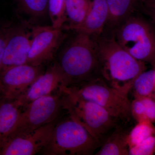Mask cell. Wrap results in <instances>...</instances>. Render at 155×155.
Wrapping results in <instances>:
<instances>
[{
    "instance_id": "cell-1",
    "label": "cell",
    "mask_w": 155,
    "mask_h": 155,
    "mask_svg": "<svg viewBox=\"0 0 155 155\" xmlns=\"http://www.w3.org/2000/svg\"><path fill=\"white\" fill-rule=\"evenodd\" d=\"M67 87L79 86L101 77L94 37L75 32L60 51L57 62Z\"/></svg>"
},
{
    "instance_id": "cell-2",
    "label": "cell",
    "mask_w": 155,
    "mask_h": 155,
    "mask_svg": "<svg viewBox=\"0 0 155 155\" xmlns=\"http://www.w3.org/2000/svg\"><path fill=\"white\" fill-rule=\"evenodd\" d=\"M95 38L101 77L111 86L131 89L136 78L145 70L144 63L136 59L122 47L114 33Z\"/></svg>"
},
{
    "instance_id": "cell-3",
    "label": "cell",
    "mask_w": 155,
    "mask_h": 155,
    "mask_svg": "<svg viewBox=\"0 0 155 155\" xmlns=\"http://www.w3.org/2000/svg\"><path fill=\"white\" fill-rule=\"evenodd\" d=\"M100 142L79 123L70 118L56 124L51 139L41 151L45 155H90Z\"/></svg>"
},
{
    "instance_id": "cell-4",
    "label": "cell",
    "mask_w": 155,
    "mask_h": 155,
    "mask_svg": "<svg viewBox=\"0 0 155 155\" xmlns=\"http://www.w3.org/2000/svg\"><path fill=\"white\" fill-rule=\"evenodd\" d=\"M62 101L70 118L82 125L99 142L115 125V118L105 109L80 97L69 87L62 89Z\"/></svg>"
},
{
    "instance_id": "cell-5",
    "label": "cell",
    "mask_w": 155,
    "mask_h": 155,
    "mask_svg": "<svg viewBox=\"0 0 155 155\" xmlns=\"http://www.w3.org/2000/svg\"><path fill=\"white\" fill-rule=\"evenodd\" d=\"M113 33L117 42L134 58L155 64V32L145 20L131 15Z\"/></svg>"
},
{
    "instance_id": "cell-6",
    "label": "cell",
    "mask_w": 155,
    "mask_h": 155,
    "mask_svg": "<svg viewBox=\"0 0 155 155\" xmlns=\"http://www.w3.org/2000/svg\"><path fill=\"white\" fill-rule=\"evenodd\" d=\"M68 87L80 97L102 107L115 119L125 121L131 116V102L128 97L131 91L129 87H114L102 78L79 86Z\"/></svg>"
},
{
    "instance_id": "cell-7",
    "label": "cell",
    "mask_w": 155,
    "mask_h": 155,
    "mask_svg": "<svg viewBox=\"0 0 155 155\" xmlns=\"http://www.w3.org/2000/svg\"><path fill=\"white\" fill-rule=\"evenodd\" d=\"M62 107V92L29 103L22 108L17 124L6 140L28 134L55 121Z\"/></svg>"
},
{
    "instance_id": "cell-8",
    "label": "cell",
    "mask_w": 155,
    "mask_h": 155,
    "mask_svg": "<svg viewBox=\"0 0 155 155\" xmlns=\"http://www.w3.org/2000/svg\"><path fill=\"white\" fill-rule=\"evenodd\" d=\"M62 28L52 26H31L32 42L27 64L43 66L54 59L57 51L67 37Z\"/></svg>"
},
{
    "instance_id": "cell-9",
    "label": "cell",
    "mask_w": 155,
    "mask_h": 155,
    "mask_svg": "<svg viewBox=\"0 0 155 155\" xmlns=\"http://www.w3.org/2000/svg\"><path fill=\"white\" fill-rule=\"evenodd\" d=\"M44 72L43 66L28 64L0 70V98L16 101Z\"/></svg>"
},
{
    "instance_id": "cell-10",
    "label": "cell",
    "mask_w": 155,
    "mask_h": 155,
    "mask_svg": "<svg viewBox=\"0 0 155 155\" xmlns=\"http://www.w3.org/2000/svg\"><path fill=\"white\" fill-rule=\"evenodd\" d=\"M56 121L21 136L7 139L0 149V155H33L41 152L51 139Z\"/></svg>"
},
{
    "instance_id": "cell-11",
    "label": "cell",
    "mask_w": 155,
    "mask_h": 155,
    "mask_svg": "<svg viewBox=\"0 0 155 155\" xmlns=\"http://www.w3.org/2000/svg\"><path fill=\"white\" fill-rule=\"evenodd\" d=\"M31 42V26L30 23L24 22L12 24L6 41L1 70L27 64Z\"/></svg>"
},
{
    "instance_id": "cell-12",
    "label": "cell",
    "mask_w": 155,
    "mask_h": 155,
    "mask_svg": "<svg viewBox=\"0 0 155 155\" xmlns=\"http://www.w3.org/2000/svg\"><path fill=\"white\" fill-rule=\"evenodd\" d=\"M67 87L66 79L57 62L49 67L35 81L26 91L15 101L21 108L35 100L61 92Z\"/></svg>"
},
{
    "instance_id": "cell-13",
    "label": "cell",
    "mask_w": 155,
    "mask_h": 155,
    "mask_svg": "<svg viewBox=\"0 0 155 155\" xmlns=\"http://www.w3.org/2000/svg\"><path fill=\"white\" fill-rule=\"evenodd\" d=\"M109 17V7L106 0H91L85 20L72 31L95 37L100 36L104 32Z\"/></svg>"
},
{
    "instance_id": "cell-14",
    "label": "cell",
    "mask_w": 155,
    "mask_h": 155,
    "mask_svg": "<svg viewBox=\"0 0 155 155\" xmlns=\"http://www.w3.org/2000/svg\"><path fill=\"white\" fill-rule=\"evenodd\" d=\"M109 9V17L105 28L110 32L132 15L138 7L140 0H106Z\"/></svg>"
},
{
    "instance_id": "cell-15",
    "label": "cell",
    "mask_w": 155,
    "mask_h": 155,
    "mask_svg": "<svg viewBox=\"0 0 155 155\" xmlns=\"http://www.w3.org/2000/svg\"><path fill=\"white\" fill-rule=\"evenodd\" d=\"M22 110L15 101L0 98V149L15 127Z\"/></svg>"
},
{
    "instance_id": "cell-16",
    "label": "cell",
    "mask_w": 155,
    "mask_h": 155,
    "mask_svg": "<svg viewBox=\"0 0 155 155\" xmlns=\"http://www.w3.org/2000/svg\"><path fill=\"white\" fill-rule=\"evenodd\" d=\"M91 0H65L67 24L64 30H72L83 23L88 13Z\"/></svg>"
},
{
    "instance_id": "cell-17",
    "label": "cell",
    "mask_w": 155,
    "mask_h": 155,
    "mask_svg": "<svg viewBox=\"0 0 155 155\" xmlns=\"http://www.w3.org/2000/svg\"><path fill=\"white\" fill-rule=\"evenodd\" d=\"M127 135L120 130H116L107 139L96 155H129Z\"/></svg>"
},
{
    "instance_id": "cell-18",
    "label": "cell",
    "mask_w": 155,
    "mask_h": 155,
    "mask_svg": "<svg viewBox=\"0 0 155 155\" xmlns=\"http://www.w3.org/2000/svg\"><path fill=\"white\" fill-rule=\"evenodd\" d=\"M131 90L134 97H155V69L140 74L134 79Z\"/></svg>"
},
{
    "instance_id": "cell-19",
    "label": "cell",
    "mask_w": 155,
    "mask_h": 155,
    "mask_svg": "<svg viewBox=\"0 0 155 155\" xmlns=\"http://www.w3.org/2000/svg\"><path fill=\"white\" fill-rule=\"evenodd\" d=\"M49 0H14L20 12L32 19L44 17L48 14Z\"/></svg>"
},
{
    "instance_id": "cell-20",
    "label": "cell",
    "mask_w": 155,
    "mask_h": 155,
    "mask_svg": "<svg viewBox=\"0 0 155 155\" xmlns=\"http://www.w3.org/2000/svg\"><path fill=\"white\" fill-rule=\"evenodd\" d=\"M155 134V127L152 122L143 120L137 124L127 135V144L129 148L134 146L142 141Z\"/></svg>"
},
{
    "instance_id": "cell-21",
    "label": "cell",
    "mask_w": 155,
    "mask_h": 155,
    "mask_svg": "<svg viewBox=\"0 0 155 155\" xmlns=\"http://www.w3.org/2000/svg\"><path fill=\"white\" fill-rule=\"evenodd\" d=\"M48 14L54 28H62L67 22L65 0H49Z\"/></svg>"
},
{
    "instance_id": "cell-22",
    "label": "cell",
    "mask_w": 155,
    "mask_h": 155,
    "mask_svg": "<svg viewBox=\"0 0 155 155\" xmlns=\"http://www.w3.org/2000/svg\"><path fill=\"white\" fill-rule=\"evenodd\" d=\"M155 153V134L129 148V155H152Z\"/></svg>"
},
{
    "instance_id": "cell-23",
    "label": "cell",
    "mask_w": 155,
    "mask_h": 155,
    "mask_svg": "<svg viewBox=\"0 0 155 155\" xmlns=\"http://www.w3.org/2000/svg\"><path fill=\"white\" fill-rule=\"evenodd\" d=\"M131 116L137 122L147 120L146 119L144 105L140 97H135L131 102L130 107Z\"/></svg>"
},
{
    "instance_id": "cell-24",
    "label": "cell",
    "mask_w": 155,
    "mask_h": 155,
    "mask_svg": "<svg viewBox=\"0 0 155 155\" xmlns=\"http://www.w3.org/2000/svg\"><path fill=\"white\" fill-rule=\"evenodd\" d=\"M12 23L0 22V70L2 68L6 41Z\"/></svg>"
},
{
    "instance_id": "cell-25",
    "label": "cell",
    "mask_w": 155,
    "mask_h": 155,
    "mask_svg": "<svg viewBox=\"0 0 155 155\" xmlns=\"http://www.w3.org/2000/svg\"><path fill=\"white\" fill-rule=\"evenodd\" d=\"M144 105L146 119L152 122H155V97H140Z\"/></svg>"
},
{
    "instance_id": "cell-26",
    "label": "cell",
    "mask_w": 155,
    "mask_h": 155,
    "mask_svg": "<svg viewBox=\"0 0 155 155\" xmlns=\"http://www.w3.org/2000/svg\"><path fill=\"white\" fill-rule=\"evenodd\" d=\"M139 6L150 17L155 25V0H140Z\"/></svg>"
}]
</instances>
